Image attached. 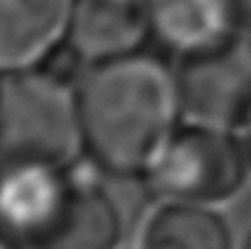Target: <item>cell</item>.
Here are the masks:
<instances>
[{"label":"cell","instance_id":"14","mask_svg":"<svg viewBox=\"0 0 251 249\" xmlns=\"http://www.w3.org/2000/svg\"><path fill=\"white\" fill-rule=\"evenodd\" d=\"M0 181H2V164H0Z\"/></svg>","mask_w":251,"mask_h":249},{"label":"cell","instance_id":"5","mask_svg":"<svg viewBox=\"0 0 251 249\" xmlns=\"http://www.w3.org/2000/svg\"><path fill=\"white\" fill-rule=\"evenodd\" d=\"M183 120L237 130L251 110V34L207 54L178 59Z\"/></svg>","mask_w":251,"mask_h":249},{"label":"cell","instance_id":"4","mask_svg":"<svg viewBox=\"0 0 251 249\" xmlns=\"http://www.w3.org/2000/svg\"><path fill=\"white\" fill-rule=\"evenodd\" d=\"M100 171L85 159L69 168V178L51 205L25 230L22 249H120L122 215L100 181Z\"/></svg>","mask_w":251,"mask_h":249},{"label":"cell","instance_id":"13","mask_svg":"<svg viewBox=\"0 0 251 249\" xmlns=\"http://www.w3.org/2000/svg\"><path fill=\"white\" fill-rule=\"evenodd\" d=\"M244 249H251V237H249V242H247V247H244Z\"/></svg>","mask_w":251,"mask_h":249},{"label":"cell","instance_id":"9","mask_svg":"<svg viewBox=\"0 0 251 249\" xmlns=\"http://www.w3.org/2000/svg\"><path fill=\"white\" fill-rule=\"evenodd\" d=\"M137 249H234V240L215 208L161 200L147 215Z\"/></svg>","mask_w":251,"mask_h":249},{"label":"cell","instance_id":"7","mask_svg":"<svg viewBox=\"0 0 251 249\" xmlns=\"http://www.w3.org/2000/svg\"><path fill=\"white\" fill-rule=\"evenodd\" d=\"M78 0H0V74L54 59L71 29Z\"/></svg>","mask_w":251,"mask_h":249},{"label":"cell","instance_id":"12","mask_svg":"<svg viewBox=\"0 0 251 249\" xmlns=\"http://www.w3.org/2000/svg\"><path fill=\"white\" fill-rule=\"evenodd\" d=\"M0 249H22L20 247V242H17V240L2 227V225H0Z\"/></svg>","mask_w":251,"mask_h":249},{"label":"cell","instance_id":"3","mask_svg":"<svg viewBox=\"0 0 251 249\" xmlns=\"http://www.w3.org/2000/svg\"><path fill=\"white\" fill-rule=\"evenodd\" d=\"M251 176L237 130L183 120L151 164L144 183L161 200L217 208L232 200Z\"/></svg>","mask_w":251,"mask_h":249},{"label":"cell","instance_id":"8","mask_svg":"<svg viewBox=\"0 0 251 249\" xmlns=\"http://www.w3.org/2000/svg\"><path fill=\"white\" fill-rule=\"evenodd\" d=\"M151 42L176 59L220 49L244 34L229 0H149Z\"/></svg>","mask_w":251,"mask_h":249},{"label":"cell","instance_id":"15","mask_svg":"<svg viewBox=\"0 0 251 249\" xmlns=\"http://www.w3.org/2000/svg\"><path fill=\"white\" fill-rule=\"evenodd\" d=\"M0 76H2V74H0Z\"/></svg>","mask_w":251,"mask_h":249},{"label":"cell","instance_id":"2","mask_svg":"<svg viewBox=\"0 0 251 249\" xmlns=\"http://www.w3.org/2000/svg\"><path fill=\"white\" fill-rule=\"evenodd\" d=\"M76 79L54 59L0 76V164L71 166L83 159Z\"/></svg>","mask_w":251,"mask_h":249},{"label":"cell","instance_id":"1","mask_svg":"<svg viewBox=\"0 0 251 249\" xmlns=\"http://www.w3.org/2000/svg\"><path fill=\"white\" fill-rule=\"evenodd\" d=\"M76 100L83 159L112 178L144 181L183 122L176 69L147 52L81 69Z\"/></svg>","mask_w":251,"mask_h":249},{"label":"cell","instance_id":"6","mask_svg":"<svg viewBox=\"0 0 251 249\" xmlns=\"http://www.w3.org/2000/svg\"><path fill=\"white\" fill-rule=\"evenodd\" d=\"M151 42L149 0H78L66 49L81 69L144 52Z\"/></svg>","mask_w":251,"mask_h":249},{"label":"cell","instance_id":"10","mask_svg":"<svg viewBox=\"0 0 251 249\" xmlns=\"http://www.w3.org/2000/svg\"><path fill=\"white\" fill-rule=\"evenodd\" d=\"M237 17H239V25L244 29V34H251V0H229Z\"/></svg>","mask_w":251,"mask_h":249},{"label":"cell","instance_id":"11","mask_svg":"<svg viewBox=\"0 0 251 249\" xmlns=\"http://www.w3.org/2000/svg\"><path fill=\"white\" fill-rule=\"evenodd\" d=\"M237 135H239V139H242V144H244L247 162H249V168H251V110H249V115L244 117V122L237 127Z\"/></svg>","mask_w":251,"mask_h":249}]
</instances>
